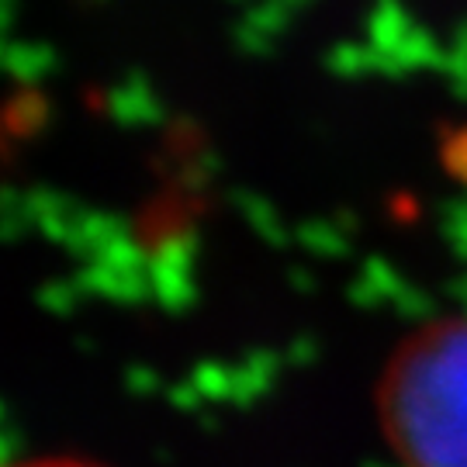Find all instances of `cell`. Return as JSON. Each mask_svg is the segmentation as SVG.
<instances>
[{"label":"cell","mask_w":467,"mask_h":467,"mask_svg":"<svg viewBox=\"0 0 467 467\" xmlns=\"http://www.w3.org/2000/svg\"><path fill=\"white\" fill-rule=\"evenodd\" d=\"M384 426L409 467H467V316L436 322L395 357Z\"/></svg>","instance_id":"obj_1"},{"label":"cell","mask_w":467,"mask_h":467,"mask_svg":"<svg viewBox=\"0 0 467 467\" xmlns=\"http://www.w3.org/2000/svg\"><path fill=\"white\" fill-rule=\"evenodd\" d=\"M25 467H84V464H73V461H38V464H25Z\"/></svg>","instance_id":"obj_2"}]
</instances>
